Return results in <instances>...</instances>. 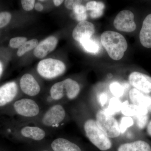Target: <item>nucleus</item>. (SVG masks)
<instances>
[{"label": "nucleus", "instance_id": "6e6552de", "mask_svg": "<svg viewBox=\"0 0 151 151\" xmlns=\"http://www.w3.org/2000/svg\"><path fill=\"white\" fill-rule=\"evenodd\" d=\"M113 24L116 29L124 32H132L137 28L134 14L127 10L121 11L118 14Z\"/></svg>", "mask_w": 151, "mask_h": 151}, {"label": "nucleus", "instance_id": "f3484780", "mask_svg": "<svg viewBox=\"0 0 151 151\" xmlns=\"http://www.w3.org/2000/svg\"><path fill=\"white\" fill-rule=\"evenodd\" d=\"M122 113L126 116L132 117L147 115L148 111L146 108L134 104H129L128 101H126L122 104Z\"/></svg>", "mask_w": 151, "mask_h": 151}, {"label": "nucleus", "instance_id": "9b49d317", "mask_svg": "<svg viewBox=\"0 0 151 151\" xmlns=\"http://www.w3.org/2000/svg\"><path fill=\"white\" fill-rule=\"evenodd\" d=\"M130 84L135 89L144 93L151 92V77L140 72L134 71L129 76Z\"/></svg>", "mask_w": 151, "mask_h": 151}, {"label": "nucleus", "instance_id": "f704fd0d", "mask_svg": "<svg viewBox=\"0 0 151 151\" xmlns=\"http://www.w3.org/2000/svg\"><path fill=\"white\" fill-rule=\"evenodd\" d=\"M35 8L37 11H38V12H41V11L43 10V6L40 3H37L35 5Z\"/></svg>", "mask_w": 151, "mask_h": 151}, {"label": "nucleus", "instance_id": "a878e982", "mask_svg": "<svg viewBox=\"0 0 151 151\" xmlns=\"http://www.w3.org/2000/svg\"><path fill=\"white\" fill-rule=\"evenodd\" d=\"M27 41L26 37H18L11 39L9 42V45L12 48H19Z\"/></svg>", "mask_w": 151, "mask_h": 151}, {"label": "nucleus", "instance_id": "ddd939ff", "mask_svg": "<svg viewBox=\"0 0 151 151\" xmlns=\"http://www.w3.org/2000/svg\"><path fill=\"white\" fill-rule=\"evenodd\" d=\"M18 92V87L14 81L8 82L0 86V107L12 102L17 97Z\"/></svg>", "mask_w": 151, "mask_h": 151}, {"label": "nucleus", "instance_id": "4468645a", "mask_svg": "<svg viewBox=\"0 0 151 151\" xmlns=\"http://www.w3.org/2000/svg\"><path fill=\"white\" fill-rule=\"evenodd\" d=\"M58 42L56 37L53 36L49 37L38 43L34 50V55L39 58L45 57L56 48Z\"/></svg>", "mask_w": 151, "mask_h": 151}, {"label": "nucleus", "instance_id": "72a5a7b5", "mask_svg": "<svg viewBox=\"0 0 151 151\" xmlns=\"http://www.w3.org/2000/svg\"><path fill=\"white\" fill-rule=\"evenodd\" d=\"M87 17V15L86 13L80 15H76V18L80 22L85 21Z\"/></svg>", "mask_w": 151, "mask_h": 151}, {"label": "nucleus", "instance_id": "f03ea898", "mask_svg": "<svg viewBox=\"0 0 151 151\" xmlns=\"http://www.w3.org/2000/svg\"><path fill=\"white\" fill-rule=\"evenodd\" d=\"M80 92V86L77 81L71 78H66L52 85L50 89L49 95L44 104L48 107L60 103L65 97L68 100H73L78 97Z\"/></svg>", "mask_w": 151, "mask_h": 151}, {"label": "nucleus", "instance_id": "7c9ffc66", "mask_svg": "<svg viewBox=\"0 0 151 151\" xmlns=\"http://www.w3.org/2000/svg\"><path fill=\"white\" fill-rule=\"evenodd\" d=\"M73 12L76 15H80L86 13V7L82 5L76 6L73 9Z\"/></svg>", "mask_w": 151, "mask_h": 151}, {"label": "nucleus", "instance_id": "b1692460", "mask_svg": "<svg viewBox=\"0 0 151 151\" xmlns=\"http://www.w3.org/2000/svg\"><path fill=\"white\" fill-rule=\"evenodd\" d=\"M86 11H92L93 12L103 11L105 8V5L102 2H97L91 1L86 4Z\"/></svg>", "mask_w": 151, "mask_h": 151}, {"label": "nucleus", "instance_id": "6ab92c4d", "mask_svg": "<svg viewBox=\"0 0 151 151\" xmlns=\"http://www.w3.org/2000/svg\"><path fill=\"white\" fill-rule=\"evenodd\" d=\"M38 43V41L35 39L26 42L20 48H19L17 53L18 56H23L27 52L30 51L34 49H35L37 46Z\"/></svg>", "mask_w": 151, "mask_h": 151}, {"label": "nucleus", "instance_id": "f257e3e1", "mask_svg": "<svg viewBox=\"0 0 151 151\" xmlns=\"http://www.w3.org/2000/svg\"><path fill=\"white\" fill-rule=\"evenodd\" d=\"M66 112L62 104L57 103L47 107L37 118L29 122L43 128L50 133V131L57 130L63 124L66 117Z\"/></svg>", "mask_w": 151, "mask_h": 151}, {"label": "nucleus", "instance_id": "20e7f679", "mask_svg": "<svg viewBox=\"0 0 151 151\" xmlns=\"http://www.w3.org/2000/svg\"><path fill=\"white\" fill-rule=\"evenodd\" d=\"M83 129L89 141L100 150L106 151L112 147V142L110 138L95 120L92 119L86 120L83 124Z\"/></svg>", "mask_w": 151, "mask_h": 151}, {"label": "nucleus", "instance_id": "9d476101", "mask_svg": "<svg viewBox=\"0 0 151 151\" xmlns=\"http://www.w3.org/2000/svg\"><path fill=\"white\" fill-rule=\"evenodd\" d=\"M19 84L22 92L29 97H36L40 93V85L34 77L29 73H26L22 76Z\"/></svg>", "mask_w": 151, "mask_h": 151}, {"label": "nucleus", "instance_id": "412c9836", "mask_svg": "<svg viewBox=\"0 0 151 151\" xmlns=\"http://www.w3.org/2000/svg\"><path fill=\"white\" fill-rule=\"evenodd\" d=\"M23 147L22 151H53L42 143L27 144L25 145Z\"/></svg>", "mask_w": 151, "mask_h": 151}, {"label": "nucleus", "instance_id": "aec40b11", "mask_svg": "<svg viewBox=\"0 0 151 151\" xmlns=\"http://www.w3.org/2000/svg\"><path fill=\"white\" fill-rule=\"evenodd\" d=\"M122 104L118 98L113 97L110 100L108 108L105 111L111 116L115 115L122 110Z\"/></svg>", "mask_w": 151, "mask_h": 151}, {"label": "nucleus", "instance_id": "393cba45", "mask_svg": "<svg viewBox=\"0 0 151 151\" xmlns=\"http://www.w3.org/2000/svg\"><path fill=\"white\" fill-rule=\"evenodd\" d=\"M134 124V121L131 117L126 116L122 118L119 125L121 133H124L128 128L132 127Z\"/></svg>", "mask_w": 151, "mask_h": 151}, {"label": "nucleus", "instance_id": "cd10ccee", "mask_svg": "<svg viewBox=\"0 0 151 151\" xmlns=\"http://www.w3.org/2000/svg\"><path fill=\"white\" fill-rule=\"evenodd\" d=\"M136 118L137 119V124L138 128L140 129H143L146 127L148 121L149 116L148 114L138 116Z\"/></svg>", "mask_w": 151, "mask_h": 151}, {"label": "nucleus", "instance_id": "473e14b6", "mask_svg": "<svg viewBox=\"0 0 151 151\" xmlns=\"http://www.w3.org/2000/svg\"><path fill=\"white\" fill-rule=\"evenodd\" d=\"M103 14V11H100V12H93L92 11L90 14V17L93 19L97 18L102 16Z\"/></svg>", "mask_w": 151, "mask_h": 151}, {"label": "nucleus", "instance_id": "bb28decb", "mask_svg": "<svg viewBox=\"0 0 151 151\" xmlns=\"http://www.w3.org/2000/svg\"><path fill=\"white\" fill-rule=\"evenodd\" d=\"M12 15L8 12L0 13V28L4 27L10 22Z\"/></svg>", "mask_w": 151, "mask_h": 151}, {"label": "nucleus", "instance_id": "c756f323", "mask_svg": "<svg viewBox=\"0 0 151 151\" xmlns=\"http://www.w3.org/2000/svg\"><path fill=\"white\" fill-rule=\"evenodd\" d=\"M81 1L66 0L64 2L65 6L68 9L73 10L76 6L81 4Z\"/></svg>", "mask_w": 151, "mask_h": 151}, {"label": "nucleus", "instance_id": "4c0bfd02", "mask_svg": "<svg viewBox=\"0 0 151 151\" xmlns=\"http://www.w3.org/2000/svg\"><path fill=\"white\" fill-rule=\"evenodd\" d=\"M3 71V64L1 61H0V77L2 74Z\"/></svg>", "mask_w": 151, "mask_h": 151}, {"label": "nucleus", "instance_id": "4be33fe9", "mask_svg": "<svg viewBox=\"0 0 151 151\" xmlns=\"http://www.w3.org/2000/svg\"><path fill=\"white\" fill-rule=\"evenodd\" d=\"M82 46L86 51L91 53H96L99 50V46L95 42L91 39L86 40L81 43Z\"/></svg>", "mask_w": 151, "mask_h": 151}, {"label": "nucleus", "instance_id": "a211bd4d", "mask_svg": "<svg viewBox=\"0 0 151 151\" xmlns=\"http://www.w3.org/2000/svg\"><path fill=\"white\" fill-rule=\"evenodd\" d=\"M117 151H151V147L145 141L138 140L122 144Z\"/></svg>", "mask_w": 151, "mask_h": 151}, {"label": "nucleus", "instance_id": "c85d7f7f", "mask_svg": "<svg viewBox=\"0 0 151 151\" xmlns=\"http://www.w3.org/2000/svg\"><path fill=\"white\" fill-rule=\"evenodd\" d=\"M21 1L23 9L24 10L31 11L35 7V1L34 0H22Z\"/></svg>", "mask_w": 151, "mask_h": 151}, {"label": "nucleus", "instance_id": "423d86ee", "mask_svg": "<svg viewBox=\"0 0 151 151\" xmlns=\"http://www.w3.org/2000/svg\"><path fill=\"white\" fill-rule=\"evenodd\" d=\"M66 67L63 62L52 58L41 60L37 67V71L40 75L47 79H53L62 75Z\"/></svg>", "mask_w": 151, "mask_h": 151}, {"label": "nucleus", "instance_id": "39448f33", "mask_svg": "<svg viewBox=\"0 0 151 151\" xmlns=\"http://www.w3.org/2000/svg\"><path fill=\"white\" fill-rule=\"evenodd\" d=\"M16 114L22 118V122H29L37 118L42 113L40 103L31 98H23L13 104Z\"/></svg>", "mask_w": 151, "mask_h": 151}, {"label": "nucleus", "instance_id": "7ed1b4c3", "mask_svg": "<svg viewBox=\"0 0 151 151\" xmlns=\"http://www.w3.org/2000/svg\"><path fill=\"white\" fill-rule=\"evenodd\" d=\"M101 43L112 59L118 60L122 59L128 48L125 37L116 32L107 31L100 37Z\"/></svg>", "mask_w": 151, "mask_h": 151}, {"label": "nucleus", "instance_id": "e433bc0d", "mask_svg": "<svg viewBox=\"0 0 151 151\" xmlns=\"http://www.w3.org/2000/svg\"><path fill=\"white\" fill-rule=\"evenodd\" d=\"M147 132L148 134L151 137V121L149 123L147 127Z\"/></svg>", "mask_w": 151, "mask_h": 151}, {"label": "nucleus", "instance_id": "0eeeda50", "mask_svg": "<svg viewBox=\"0 0 151 151\" xmlns=\"http://www.w3.org/2000/svg\"><path fill=\"white\" fill-rule=\"evenodd\" d=\"M98 126L109 138L118 137L121 134L119 124L113 116L105 111H99L96 115Z\"/></svg>", "mask_w": 151, "mask_h": 151}, {"label": "nucleus", "instance_id": "2f4dec72", "mask_svg": "<svg viewBox=\"0 0 151 151\" xmlns=\"http://www.w3.org/2000/svg\"><path fill=\"white\" fill-rule=\"evenodd\" d=\"M108 100V96L106 93H103L100 94L99 97V101L101 105H105L107 102Z\"/></svg>", "mask_w": 151, "mask_h": 151}, {"label": "nucleus", "instance_id": "dca6fc26", "mask_svg": "<svg viewBox=\"0 0 151 151\" xmlns=\"http://www.w3.org/2000/svg\"><path fill=\"white\" fill-rule=\"evenodd\" d=\"M129 97L132 104L144 107L148 110L151 105V96L145 95L138 89L130 90Z\"/></svg>", "mask_w": 151, "mask_h": 151}, {"label": "nucleus", "instance_id": "1a4fd4ad", "mask_svg": "<svg viewBox=\"0 0 151 151\" xmlns=\"http://www.w3.org/2000/svg\"><path fill=\"white\" fill-rule=\"evenodd\" d=\"M42 143L53 151H83L81 147L76 143L61 137Z\"/></svg>", "mask_w": 151, "mask_h": 151}, {"label": "nucleus", "instance_id": "f8f14e48", "mask_svg": "<svg viewBox=\"0 0 151 151\" xmlns=\"http://www.w3.org/2000/svg\"><path fill=\"white\" fill-rule=\"evenodd\" d=\"M94 32V25L90 22L84 21L80 22L74 28L72 36L74 40L81 43L90 39Z\"/></svg>", "mask_w": 151, "mask_h": 151}, {"label": "nucleus", "instance_id": "5701e85b", "mask_svg": "<svg viewBox=\"0 0 151 151\" xmlns=\"http://www.w3.org/2000/svg\"><path fill=\"white\" fill-rule=\"evenodd\" d=\"M110 89L112 94L117 98L122 97L124 93L123 86L117 82H113L110 85Z\"/></svg>", "mask_w": 151, "mask_h": 151}, {"label": "nucleus", "instance_id": "2eb2a0df", "mask_svg": "<svg viewBox=\"0 0 151 151\" xmlns=\"http://www.w3.org/2000/svg\"><path fill=\"white\" fill-rule=\"evenodd\" d=\"M139 39L142 46L151 48V14L147 16L143 22Z\"/></svg>", "mask_w": 151, "mask_h": 151}, {"label": "nucleus", "instance_id": "c9c22d12", "mask_svg": "<svg viewBox=\"0 0 151 151\" xmlns=\"http://www.w3.org/2000/svg\"><path fill=\"white\" fill-rule=\"evenodd\" d=\"M63 1H63V0L62 1H61V0H54L53 3H54L55 5L56 6H58L61 5Z\"/></svg>", "mask_w": 151, "mask_h": 151}]
</instances>
